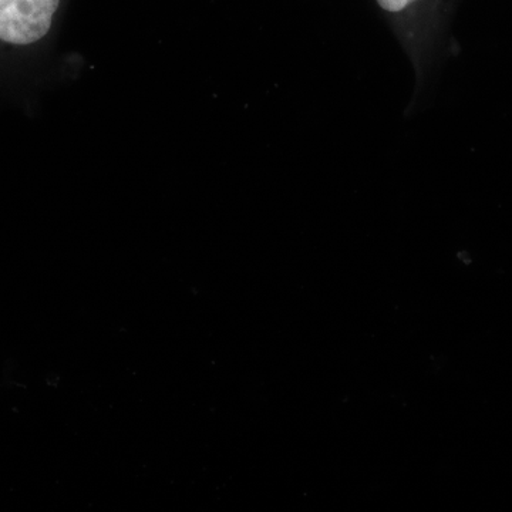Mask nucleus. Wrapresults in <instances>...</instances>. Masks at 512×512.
<instances>
[{
	"instance_id": "nucleus-1",
	"label": "nucleus",
	"mask_w": 512,
	"mask_h": 512,
	"mask_svg": "<svg viewBox=\"0 0 512 512\" xmlns=\"http://www.w3.org/2000/svg\"><path fill=\"white\" fill-rule=\"evenodd\" d=\"M457 0H376L390 23L407 42L431 39L456 5Z\"/></svg>"
},
{
	"instance_id": "nucleus-2",
	"label": "nucleus",
	"mask_w": 512,
	"mask_h": 512,
	"mask_svg": "<svg viewBox=\"0 0 512 512\" xmlns=\"http://www.w3.org/2000/svg\"><path fill=\"white\" fill-rule=\"evenodd\" d=\"M60 0H6L0 5V40L32 45L47 35Z\"/></svg>"
},
{
	"instance_id": "nucleus-3",
	"label": "nucleus",
	"mask_w": 512,
	"mask_h": 512,
	"mask_svg": "<svg viewBox=\"0 0 512 512\" xmlns=\"http://www.w3.org/2000/svg\"><path fill=\"white\" fill-rule=\"evenodd\" d=\"M6 0H0V5H2V3H5Z\"/></svg>"
}]
</instances>
